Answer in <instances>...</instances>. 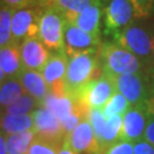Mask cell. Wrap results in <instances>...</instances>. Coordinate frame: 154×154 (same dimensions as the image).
Segmentation results:
<instances>
[{"mask_svg": "<svg viewBox=\"0 0 154 154\" xmlns=\"http://www.w3.org/2000/svg\"><path fill=\"white\" fill-rule=\"evenodd\" d=\"M154 29L144 22H131L125 29L112 35L113 41L139 57L149 66L154 64L153 58Z\"/></svg>", "mask_w": 154, "mask_h": 154, "instance_id": "obj_2", "label": "cell"}, {"mask_svg": "<svg viewBox=\"0 0 154 154\" xmlns=\"http://www.w3.org/2000/svg\"><path fill=\"white\" fill-rule=\"evenodd\" d=\"M104 0H35V6L41 8H51L60 11L63 16L77 14L89 6H103Z\"/></svg>", "mask_w": 154, "mask_h": 154, "instance_id": "obj_18", "label": "cell"}, {"mask_svg": "<svg viewBox=\"0 0 154 154\" xmlns=\"http://www.w3.org/2000/svg\"><path fill=\"white\" fill-rule=\"evenodd\" d=\"M23 71L20 45L13 44L0 48V81L18 78Z\"/></svg>", "mask_w": 154, "mask_h": 154, "instance_id": "obj_15", "label": "cell"}, {"mask_svg": "<svg viewBox=\"0 0 154 154\" xmlns=\"http://www.w3.org/2000/svg\"><path fill=\"white\" fill-rule=\"evenodd\" d=\"M64 144L80 154H103L102 145L96 138L88 119L82 120L71 134L66 135Z\"/></svg>", "mask_w": 154, "mask_h": 154, "instance_id": "obj_11", "label": "cell"}, {"mask_svg": "<svg viewBox=\"0 0 154 154\" xmlns=\"http://www.w3.org/2000/svg\"><path fill=\"white\" fill-rule=\"evenodd\" d=\"M66 20L60 11L45 8L39 22V38L51 53L64 51Z\"/></svg>", "mask_w": 154, "mask_h": 154, "instance_id": "obj_5", "label": "cell"}, {"mask_svg": "<svg viewBox=\"0 0 154 154\" xmlns=\"http://www.w3.org/2000/svg\"><path fill=\"white\" fill-rule=\"evenodd\" d=\"M58 154H80L78 153V152H75L73 149H71L69 145H66V144L63 143V146L61 147V149H60V153Z\"/></svg>", "mask_w": 154, "mask_h": 154, "instance_id": "obj_37", "label": "cell"}, {"mask_svg": "<svg viewBox=\"0 0 154 154\" xmlns=\"http://www.w3.org/2000/svg\"><path fill=\"white\" fill-rule=\"evenodd\" d=\"M24 94H26V91H25V89H24L18 78L6 79L5 81L1 82V88H0L1 109H5L11 104H13Z\"/></svg>", "mask_w": 154, "mask_h": 154, "instance_id": "obj_21", "label": "cell"}, {"mask_svg": "<svg viewBox=\"0 0 154 154\" xmlns=\"http://www.w3.org/2000/svg\"><path fill=\"white\" fill-rule=\"evenodd\" d=\"M0 154H8V147H7L5 134H2V132L0 136Z\"/></svg>", "mask_w": 154, "mask_h": 154, "instance_id": "obj_36", "label": "cell"}, {"mask_svg": "<svg viewBox=\"0 0 154 154\" xmlns=\"http://www.w3.org/2000/svg\"><path fill=\"white\" fill-rule=\"evenodd\" d=\"M1 4L8 6L15 11V9L35 6V0H1Z\"/></svg>", "mask_w": 154, "mask_h": 154, "instance_id": "obj_31", "label": "cell"}, {"mask_svg": "<svg viewBox=\"0 0 154 154\" xmlns=\"http://www.w3.org/2000/svg\"><path fill=\"white\" fill-rule=\"evenodd\" d=\"M14 9L1 4L0 9V48L13 44L11 35V20Z\"/></svg>", "mask_w": 154, "mask_h": 154, "instance_id": "obj_24", "label": "cell"}, {"mask_svg": "<svg viewBox=\"0 0 154 154\" xmlns=\"http://www.w3.org/2000/svg\"><path fill=\"white\" fill-rule=\"evenodd\" d=\"M134 154H154V146L145 139H142L135 143V151Z\"/></svg>", "mask_w": 154, "mask_h": 154, "instance_id": "obj_32", "label": "cell"}, {"mask_svg": "<svg viewBox=\"0 0 154 154\" xmlns=\"http://www.w3.org/2000/svg\"><path fill=\"white\" fill-rule=\"evenodd\" d=\"M21 58H22L23 69L34 70V71H42L47 62L49 61L51 51L40 38H29L25 39L20 45Z\"/></svg>", "mask_w": 154, "mask_h": 154, "instance_id": "obj_13", "label": "cell"}, {"mask_svg": "<svg viewBox=\"0 0 154 154\" xmlns=\"http://www.w3.org/2000/svg\"><path fill=\"white\" fill-rule=\"evenodd\" d=\"M109 75V74H106ZM116 89L121 93L131 106H143L152 96L149 89L147 73H129L122 75H109Z\"/></svg>", "mask_w": 154, "mask_h": 154, "instance_id": "obj_6", "label": "cell"}, {"mask_svg": "<svg viewBox=\"0 0 154 154\" xmlns=\"http://www.w3.org/2000/svg\"><path fill=\"white\" fill-rule=\"evenodd\" d=\"M146 73H147V79H149L151 95L154 96V64L152 66H149V69H147Z\"/></svg>", "mask_w": 154, "mask_h": 154, "instance_id": "obj_34", "label": "cell"}, {"mask_svg": "<svg viewBox=\"0 0 154 154\" xmlns=\"http://www.w3.org/2000/svg\"><path fill=\"white\" fill-rule=\"evenodd\" d=\"M149 116L143 106H130L123 116L120 139L137 143L144 139Z\"/></svg>", "mask_w": 154, "mask_h": 154, "instance_id": "obj_14", "label": "cell"}, {"mask_svg": "<svg viewBox=\"0 0 154 154\" xmlns=\"http://www.w3.org/2000/svg\"><path fill=\"white\" fill-rule=\"evenodd\" d=\"M136 20H146L153 15L154 0H130Z\"/></svg>", "mask_w": 154, "mask_h": 154, "instance_id": "obj_29", "label": "cell"}, {"mask_svg": "<svg viewBox=\"0 0 154 154\" xmlns=\"http://www.w3.org/2000/svg\"><path fill=\"white\" fill-rule=\"evenodd\" d=\"M122 123H123V116H113L107 118L103 135V152L107 145L120 139Z\"/></svg>", "mask_w": 154, "mask_h": 154, "instance_id": "obj_25", "label": "cell"}, {"mask_svg": "<svg viewBox=\"0 0 154 154\" xmlns=\"http://www.w3.org/2000/svg\"><path fill=\"white\" fill-rule=\"evenodd\" d=\"M41 106L48 109L55 114L60 121H63L75 111V103L67 95H56L50 93L42 102Z\"/></svg>", "mask_w": 154, "mask_h": 154, "instance_id": "obj_19", "label": "cell"}, {"mask_svg": "<svg viewBox=\"0 0 154 154\" xmlns=\"http://www.w3.org/2000/svg\"><path fill=\"white\" fill-rule=\"evenodd\" d=\"M88 121L93 127V130L96 135V138L102 145L103 149V135H104V129L106 126V120L107 118L105 116L103 109H93L89 111L88 113Z\"/></svg>", "mask_w": 154, "mask_h": 154, "instance_id": "obj_27", "label": "cell"}, {"mask_svg": "<svg viewBox=\"0 0 154 154\" xmlns=\"http://www.w3.org/2000/svg\"><path fill=\"white\" fill-rule=\"evenodd\" d=\"M5 137L8 147V154H26L37 136L33 130H28L20 134L5 135Z\"/></svg>", "mask_w": 154, "mask_h": 154, "instance_id": "obj_22", "label": "cell"}, {"mask_svg": "<svg viewBox=\"0 0 154 154\" xmlns=\"http://www.w3.org/2000/svg\"><path fill=\"white\" fill-rule=\"evenodd\" d=\"M135 144L125 139H119L114 143L107 145L103 154H134Z\"/></svg>", "mask_w": 154, "mask_h": 154, "instance_id": "obj_30", "label": "cell"}, {"mask_svg": "<svg viewBox=\"0 0 154 154\" xmlns=\"http://www.w3.org/2000/svg\"><path fill=\"white\" fill-rule=\"evenodd\" d=\"M44 8L31 6L21 9H15L11 20V35L13 41L21 45L29 38L39 37V22Z\"/></svg>", "mask_w": 154, "mask_h": 154, "instance_id": "obj_7", "label": "cell"}, {"mask_svg": "<svg viewBox=\"0 0 154 154\" xmlns=\"http://www.w3.org/2000/svg\"><path fill=\"white\" fill-rule=\"evenodd\" d=\"M69 57L65 51L53 53L49 61L42 69V75L47 85L49 86L50 93L56 95L65 94V75L67 70Z\"/></svg>", "mask_w": 154, "mask_h": 154, "instance_id": "obj_12", "label": "cell"}, {"mask_svg": "<svg viewBox=\"0 0 154 154\" xmlns=\"http://www.w3.org/2000/svg\"><path fill=\"white\" fill-rule=\"evenodd\" d=\"M62 146L63 145H58L35 137L26 154H58Z\"/></svg>", "mask_w": 154, "mask_h": 154, "instance_id": "obj_28", "label": "cell"}, {"mask_svg": "<svg viewBox=\"0 0 154 154\" xmlns=\"http://www.w3.org/2000/svg\"><path fill=\"white\" fill-rule=\"evenodd\" d=\"M33 129L32 114H2L1 132L5 135L20 134Z\"/></svg>", "mask_w": 154, "mask_h": 154, "instance_id": "obj_20", "label": "cell"}, {"mask_svg": "<svg viewBox=\"0 0 154 154\" xmlns=\"http://www.w3.org/2000/svg\"><path fill=\"white\" fill-rule=\"evenodd\" d=\"M116 91V86L109 75L102 73L95 80L85 85L73 95V102L87 111L103 109Z\"/></svg>", "mask_w": 154, "mask_h": 154, "instance_id": "obj_4", "label": "cell"}, {"mask_svg": "<svg viewBox=\"0 0 154 154\" xmlns=\"http://www.w3.org/2000/svg\"><path fill=\"white\" fill-rule=\"evenodd\" d=\"M102 45L100 35H95L66 22L64 33V51L67 57L80 54H96Z\"/></svg>", "mask_w": 154, "mask_h": 154, "instance_id": "obj_9", "label": "cell"}, {"mask_svg": "<svg viewBox=\"0 0 154 154\" xmlns=\"http://www.w3.org/2000/svg\"><path fill=\"white\" fill-rule=\"evenodd\" d=\"M38 107H40L39 102L29 94H24L14 102L13 104L1 109L2 114H32Z\"/></svg>", "mask_w": 154, "mask_h": 154, "instance_id": "obj_23", "label": "cell"}, {"mask_svg": "<svg viewBox=\"0 0 154 154\" xmlns=\"http://www.w3.org/2000/svg\"><path fill=\"white\" fill-rule=\"evenodd\" d=\"M66 22L75 25L86 32L95 35H100V18H102V6H89L85 11L64 16Z\"/></svg>", "mask_w": 154, "mask_h": 154, "instance_id": "obj_16", "label": "cell"}, {"mask_svg": "<svg viewBox=\"0 0 154 154\" xmlns=\"http://www.w3.org/2000/svg\"><path fill=\"white\" fill-rule=\"evenodd\" d=\"M130 106L131 105L128 102V99L116 90L103 107V112L106 118H111L113 116H125L127 111L130 109Z\"/></svg>", "mask_w": 154, "mask_h": 154, "instance_id": "obj_26", "label": "cell"}, {"mask_svg": "<svg viewBox=\"0 0 154 154\" xmlns=\"http://www.w3.org/2000/svg\"><path fill=\"white\" fill-rule=\"evenodd\" d=\"M33 131L37 138H41L51 143L63 145L65 132L58 118L48 109L40 106L32 113Z\"/></svg>", "mask_w": 154, "mask_h": 154, "instance_id": "obj_10", "label": "cell"}, {"mask_svg": "<svg viewBox=\"0 0 154 154\" xmlns=\"http://www.w3.org/2000/svg\"><path fill=\"white\" fill-rule=\"evenodd\" d=\"M18 79L23 85L26 94H29L33 98L37 99L41 106L42 102L50 94L49 86L46 82L42 73L40 71L23 69Z\"/></svg>", "mask_w": 154, "mask_h": 154, "instance_id": "obj_17", "label": "cell"}, {"mask_svg": "<svg viewBox=\"0 0 154 154\" xmlns=\"http://www.w3.org/2000/svg\"><path fill=\"white\" fill-rule=\"evenodd\" d=\"M152 16H153V17H154V11H153V15H152Z\"/></svg>", "mask_w": 154, "mask_h": 154, "instance_id": "obj_39", "label": "cell"}, {"mask_svg": "<svg viewBox=\"0 0 154 154\" xmlns=\"http://www.w3.org/2000/svg\"><path fill=\"white\" fill-rule=\"evenodd\" d=\"M144 139L154 146V118H149V123H147L146 130H145Z\"/></svg>", "mask_w": 154, "mask_h": 154, "instance_id": "obj_33", "label": "cell"}, {"mask_svg": "<svg viewBox=\"0 0 154 154\" xmlns=\"http://www.w3.org/2000/svg\"><path fill=\"white\" fill-rule=\"evenodd\" d=\"M135 20V11L130 0H106L103 7V25L106 35H113Z\"/></svg>", "mask_w": 154, "mask_h": 154, "instance_id": "obj_8", "label": "cell"}, {"mask_svg": "<svg viewBox=\"0 0 154 154\" xmlns=\"http://www.w3.org/2000/svg\"><path fill=\"white\" fill-rule=\"evenodd\" d=\"M144 109L146 110L149 118H154V96H151L147 102L144 105Z\"/></svg>", "mask_w": 154, "mask_h": 154, "instance_id": "obj_35", "label": "cell"}, {"mask_svg": "<svg viewBox=\"0 0 154 154\" xmlns=\"http://www.w3.org/2000/svg\"><path fill=\"white\" fill-rule=\"evenodd\" d=\"M98 60L102 73L109 75H122L147 71L146 65L139 57L125 49L116 41H104L98 49Z\"/></svg>", "mask_w": 154, "mask_h": 154, "instance_id": "obj_1", "label": "cell"}, {"mask_svg": "<svg viewBox=\"0 0 154 154\" xmlns=\"http://www.w3.org/2000/svg\"><path fill=\"white\" fill-rule=\"evenodd\" d=\"M153 58H154V32H153Z\"/></svg>", "mask_w": 154, "mask_h": 154, "instance_id": "obj_38", "label": "cell"}, {"mask_svg": "<svg viewBox=\"0 0 154 154\" xmlns=\"http://www.w3.org/2000/svg\"><path fill=\"white\" fill-rule=\"evenodd\" d=\"M100 74L102 69L97 53L69 57L65 75V94L72 98L79 89L98 78Z\"/></svg>", "mask_w": 154, "mask_h": 154, "instance_id": "obj_3", "label": "cell"}]
</instances>
